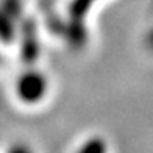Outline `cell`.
Returning <instances> with one entry per match:
<instances>
[{"instance_id":"1","label":"cell","mask_w":153,"mask_h":153,"mask_svg":"<svg viewBox=\"0 0 153 153\" xmlns=\"http://www.w3.org/2000/svg\"><path fill=\"white\" fill-rule=\"evenodd\" d=\"M39 86H41V83H39V78H38V76H34V75H27V76H24V78L20 80L19 92H20V95H22L24 99L33 100L34 97L38 95V92H39Z\"/></svg>"},{"instance_id":"2","label":"cell","mask_w":153,"mask_h":153,"mask_svg":"<svg viewBox=\"0 0 153 153\" xmlns=\"http://www.w3.org/2000/svg\"><path fill=\"white\" fill-rule=\"evenodd\" d=\"M11 153H27L24 149H14V150H13Z\"/></svg>"}]
</instances>
